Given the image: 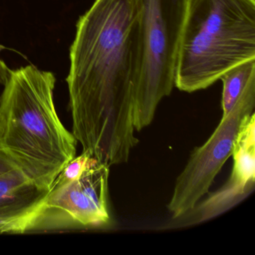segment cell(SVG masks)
<instances>
[{
	"label": "cell",
	"mask_w": 255,
	"mask_h": 255,
	"mask_svg": "<svg viewBox=\"0 0 255 255\" xmlns=\"http://www.w3.org/2000/svg\"><path fill=\"white\" fill-rule=\"evenodd\" d=\"M139 0H95L80 16L66 78L73 135L108 167L138 144L134 96L141 66Z\"/></svg>",
	"instance_id": "cell-1"
},
{
	"label": "cell",
	"mask_w": 255,
	"mask_h": 255,
	"mask_svg": "<svg viewBox=\"0 0 255 255\" xmlns=\"http://www.w3.org/2000/svg\"><path fill=\"white\" fill-rule=\"evenodd\" d=\"M56 82L53 73L32 64L10 69L0 97V149L45 191L77 152V139L56 111Z\"/></svg>",
	"instance_id": "cell-2"
},
{
	"label": "cell",
	"mask_w": 255,
	"mask_h": 255,
	"mask_svg": "<svg viewBox=\"0 0 255 255\" xmlns=\"http://www.w3.org/2000/svg\"><path fill=\"white\" fill-rule=\"evenodd\" d=\"M255 59V0H186L174 86L192 93Z\"/></svg>",
	"instance_id": "cell-3"
},
{
	"label": "cell",
	"mask_w": 255,
	"mask_h": 255,
	"mask_svg": "<svg viewBox=\"0 0 255 255\" xmlns=\"http://www.w3.org/2000/svg\"><path fill=\"white\" fill-rule=\"evenodd\" d=\"M141 66L134 96L133 125L151 124L160 101L174 87L186 0H139Z\"/></svg>",
	"instance_id": "cell-4"
},
{
	"label": "cell",
	"mask_w": 255,
	"mask_h": 255,
	"mask_svg": "<svg viewBox=\"0 0 255 255\" xmlns=\"http://www.w3.org/2000/svg\"><path fill=\"white\" fill-rule=\"evenodd\" d=\"M110 167L98 163L71 183L50 188L18 216L0 224V234H24L106 226Z\"/></svg>",
	"instance_id": "cell-5"
},
{
	"label": "cell",
	"mask_w": 255,
	"mask_h": 255,
	"mask_svg": "<svg viewBox=\"0 0 255 255\" xmlns=\"http://www.w3.org/2000/svg\"><path fill=\"white\" fill-rule=\"evenodd\" d=\"M255 107V82L243 92L232 110L222 116L220 123L209 139L194 149L174 185L168 203L173 219L192 211L209 189L219 171L232 155L239 129L245 118L252 114Z\"/></svg>",
	"instance_id": "cell-6"
},
{
	"label": "cell",
	"mask_w": 255,
	"mask_h": 255,
	"mask_svg": "<svg viewBox=\"0 0 255 255\" xmlns=\"http://www.w3.org/2000/svg\"><path fill=\"white\" fill-rule=\"evenodd\" d=\"M232 172L220 189L197 204L193 223L210 220L243 201L253 191L255 183V114L245 118L234 141Z\"/></svg>",
	"instance_id": "cell-7"
},
{
	"label": "cell",
	"mask_w": 255,
	"mask_h": 255,
	"mask_svg": "<svg viewBox=\"0 0 255 255\" xmlns=\"http://www.w3.org/2000/svg\"><path fill=\"white\" fill-rule=\"evenodd\" d=\"M48 191L38 188L18 169L0 175V224L23 213Z\"/></svg>",
	"instance_id": "cell-8"
},
{
	"label": "cell",
	"mask_w": 255,
	"mask_h": 255,
	"mask_svg": "<svg viewBox=\"0 0 255 255\" xmlns=\"http://www.w3.org/2000/svg\"><path fill=\"white\" fill-rule=\"evenodd\" d=\"M222 82V116H226L237 104L246 88L255 82V59L236 65L225 73Z\"/></svg>",
	"instance_id": "cell-9"
},
{
	"label": "cell",
	"mask_w": 255,
	"mask_h": 255,
	"mask_svg": "<svg viewBox=\"0 0 255 255\" xmlns=\"http://www.w3.org/2000/svg\"><path fill=\"white\" fill-rule=\"evenodd\" d=\"M98 162L96 159H94L87 153H82L81 155L77 157H74L65 165V168L59 173V175L53 182L51 187L62 186L77 180L83 175V173L88 168Z\"/></svg>",
	"instance_id": "cell-10"
},
{
	"label": "cell",
	"mask_w": 255,
	"mask_h": 255,
	"mask_svg": "<svg viewBox=\"0 0 255 255\" xmlns=\"http://www.w3.org/2000/svg\"><path fill=\"white\" fill-rule=\"evenodd\" d=\"M14 169H17L15 165L10 160L8 156L0 149V175Z\"/></svg>",
	"instance_id": "cell-11"
}]
</instances>
